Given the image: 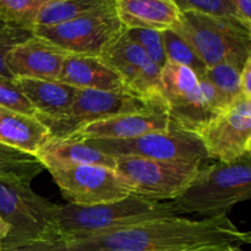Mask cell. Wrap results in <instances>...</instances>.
<instances>
[{
  "label": "cell",
  "instance_id": "obj_1",
  "mask_svg": "<svg viewBox=\"0 0 251 251\" xmlns=\"http://www.w3.org/2000/svg\"><path fill=\"white\" fill-rule=\"evenodd\" d=\"M250 242L228 216H164L68 244L78 251H226Z\"/></svg>",
  "mask_w": 251,
  "mask_h": 251
},
{
  "label": "cell",
  "instance_id": "obj_2",
  "mask_svg": "<svg viewBox=\"0 0 251 251\" xmlns=\"http://www.w3.org/2000/svg\"><path fill=\"white\" fill-rule=\"evenodd\" d=\"M250 194L251 153L201 167L188 188L168 202L176 216L191 213L211 218L227 216L235 205L250 199Z\"/></svg>",
  "mask_w": 251,
  "mask_h": 251
},
{
  "label": "cell",
  "instance_id": "obj_3",
  "mask_svg": "<svg viewBox=\"0 0 251 251\" xmlns=\"http://www.w3.org/2000/svg\"><path fill=\"white\" fill-rule=\"evenodd\" d=\"M164 216H176L168 201L151 200L134 194L122 200L100 205L56 206L59 234L66 243Z\"/></svg>",
  "mask_w": 251,
  "mask_h": 251
},
{
  "label": "cell",
  "instance_id": "obj_4",
  "mask_svg": "<svg viewBox=\"0 0 251 251\" xmlns=\"http://www.w3.org/2000/svg\"><path fill=\"white\" fill-rule=\"evenodd\" d=\"M31 183L16 176H0V217L10 226L1 249L27 243L61 239L56 206L32 190Z\"/></svg>",
  "mask_w": 251,
  "mask_h": 251
},
{
  "label": "cell",
  "instance_id": "obj_5",
  "mask_svg": "<svg viewBox=\"0 0 251 251\" xmlns=\"http://www.w3.org/2000/svg\"><path fill=\"white\" fill-rule=\"evenodd\" d=\"M173 31L188 42L206 68L228 63L243 69L251 56V29L237 20L188 11Z\"/></svg>",
  "mask_w": 251,
  "mask_h": 251
},
{
  "label": "cell",
  "instance_id": "obj_6",
  "mask_svg": "<svg viewBox=\"0 0 251 251\" xmlns=\"http://www.w3.org/2000/svg\"><path fill=\"white\" fill-rule=\"evenodd\" d=\"M201 167L202 164L198 162L114 157V171L132 194L156 201H172L178 198Z\"/></svg>",
  "mask_w": 251,
  "mask_h": 251
},
{
  "label": "cell",
  "instance_id": "obj_7",
  "mask_svg": "<svg viewBox=\"0 0 251 251\" xmlns=\"http://www.w3.org/2000/svg\"><path fill=\"white\" fill-rule=\"evenodd\" d=\"M86 144L109 156H131L159 161L198 162L208 159L202 144L194 132L172 122L166 131H154L126 140L91 139Z\"/></svg>",
  "mask_w": 251,
  "mask_h": 251
},
{
  "label": "cell",
  "instance_id": "obj_8",
  "mask_svg": "<svg viewBox=\"0 0 251 251\" xmlns=\"http://www.w3.org/2000/svg\"><path fill=\"white\" fill-rule=\"evenodd\" d=\"M124 31L112 4L64 24L36 28L33 34L48 39L71 54L100 56Z\"/></svg>",
  "mask_w": 251,
  "mask_h": 251
},
{
  "label": "cell",
  "instance_id": "obj_9",
  "mask_svg": "<svg viewBox=\"0 0 251 251\" xmlns=\"http://www.w3.org/2000/svg\"><path fill=\"white\" fill-rule=\"evenodd\" d=\"M100 58L119 75L129 95L152 107L166 109L161 69L150 60L139 44L129 38L126 29Z\"/></svg>",
  "mask_w": 251,
  "mask_h": 251
},
{
  "label": "cell",
  "instance_id": "obj_10",
  "mask_svg": "<svg viewBox=\"0 0 251 251\" xmlns=\"http://www.w3.org/2000/svg\"><path fill=\"white\" fill-rule=\"evenodd\" d=\"M195 135L208 159L232 162L251 153V100L240 97L216 114Z\"/></svg>",
  "mask_w": 251,
  "mask_h": 251
},
{
  "label": "cell",
  "instance_id": "obj_11",
  "mask_svg": "<svg viewBox=\"0 0 251 251\" xmlns=\"http://www.w3.org/2000/svg\"><path fill=\"white\" fill-rule=\"evenodd\" d=\"M152 107L127 92L77 90L65 114L54 120H42L54 137H69L91 123L126 113L141 112ZM41 122V120H39Z\"/></svg>",
  "mask_w": 251,
  "mask_h": 251
},
{
  "label": "cell",
  "instance_id": "obj_12",
  "mask_svg": "<svg viewBox=\"0 0 251 251\" xmlns=\"http://www.w3.org/2000/svg\"><path fill=\"white\" fill-rule=\"evenodd\" d=\"M48 172L63 198L71 205H100L122 200L132 194L117 172L108 167L85 164Z\"/></svg>",
  "mask_w": 251,
  "mask_h": 251
},
{
  "label": "cell",
  "instance_id": "obj_13",
  "mask_svg": "<svg viewBox=\"0 0 251 251\" xmlns=\"http://www.w3.org/2000/svg\"><path fill=\"white\" fill-rule=\"evenodd\" d=\"M166 109L171 120L195 134L216 115L206 102L199 77L193 70L181 64L167 60L161 70Z\"/></svg>",
  "mask_w": 251,
  "mask_h": 251
},
{
  "label": "cell",
  "instance_id": "obj_14",
  "mask_svg": "<svg viewBox=\"0 0 251 251\" xmlns=\"http://www.w3.org/2000/svg\"><path fill=\"white\" fill-rule=\"evenodd\" d=\"M69 51L42 37L32 34L16 44L6 55V66L14 78L58 81Z\"/></svg>",
  "mask_w": 251,
  "mask_h": 251
},
{
  "label": "cell",
  "instance_id": "obj_15",
  "mask_svg": "<svg viewBox=\"0 0 251 251\" xmlns=\"http://www.w3.org/2000/svg\"><path fill=\"white\" fill-rule=\"evenodd\" d=\"M172 124L164 108H150L141 112L126 113L91 123L74 132L71 139L126 140L154 131H166Z\"/></svg>",
  "mask_w": 251,
  "mask_h": 251
},
{
  "label": "cell",
  "instance_id": "obj_16",
  "mask_svg": "<svg viewBox=\"0 0 251 251\" xmlns=\"http://www.w3.org/2000/svg\"><path fill=\"white\" fill-rule=\"evenodd\" d=\"M58 81L78 90L126 92L122 78L100 56L69 54Z\"/></svg>",
  "mask_w": 251,
  "mask_h": 251
},
{
  "label": "cell",
  "instance_id": "obj_17",
  "mask_svg": "<svg viewBox=\"0 0 251 251\" xmlns=\"http://www.w3.org/2000/svg\"><path fill=\"white\" fill-rule=\"evenodd\" d=\"M114 9L125 29L164 32L180 24V11L172 0H115Z\"/></svg>",
  "mask_w": 251,
  "mask_h": 251
},
{
  "label": "cell",
  "instance_id": "obj_18",
  "mask_svg": "<svg viewBox=\"0 0 251 251\" xmlns=\"http://www.w3.org/2000/svg\"><path fill=\"white\" fill-rule=\"evenodd\" d=\"M34 157L47 171L85 164L114 169V157L90 146L85 141L71 137L51 136L37 151Z\"/></svg>",
  "mask_w": 251,
  "mask_h": 251
},
{
  "label": "cell",
  "instance_id": "obj_19",
  "mask_svg": "<svg viewBox=\"0 0 251 251\" xmlns=\"http://www.w3.org/2000/svg\"><path fill=\"white\" fill-rule=\"evenodd\" d=\"M22 95L27 98L38 120H54L65 114L74 102L78 88L60 81L42 78H14Z\"/></svg>",
  "mask_w": 251,
  "mask_h": 251
},
{
  "label": "cell",
  "instance_id": "obj_20",
  "mask_svg": "<svg viewBox=\"0 0 251 251\" xmlns=\"http://www.w3.org/2000/svg\"><path fill=\"white\" fill-rule=\"evenodd\" d=\"M51 137L48 127L33 115L0 107V142L34 156Z\"/></svg>",
  "mask_w": 251,
  "mask_h": 251
},
{
  "label": "cell",
  "instance_id": "obj_21",
  "mask_svg": "<svg viewBox=\"0 0 251 251\" xmlns=\"http://www.w3.org/2000/svg\"><path fill=\"white\" fill-rule=\"evenodd\" d=\"M114 1L115 0H50L42 9L36 28L64 24L105 5L114 4Z\"/></svg>",
  "mask_w": 251,
  "mask_h": 251
},
{
  "label": "cell",
  "instance_id": "obj_22",
  "mask_svg": "<svg viewBox=\"0 0 251 251\" xmlns=\"http://www.w3.org/2000/svg\"><path fill=\"white\" fill-rule=\"evenodd\" d=\"M50 0H0V21L33 33L44 5Z\"/></svg>",
  "mask_w": 251,
  "mask_h": 251
},
{
  "label": "cell",
  "instance_id": "obj_23",
  "mask_svg": "<svg viewBox=\"0 0 251 251\" xmlns=\"http://www.w3.org/2000/svg\"><path fill=\"white\" fill-rule=\"evenodd\" d=\"M44 167L34 156L15 150L0 142V176H16L31 183Z\"/></svg>",
  "mask_w": 251,
  "mask_h": 251
},
{
  "label": "cell",
  "instance_id": "obj_24",
  "mask_svg": "<svg viewBox=\"0 0 251 251\" xmlns=\"http://www.w3.org/2000/svg\"><path fill=\"white\" fill-rule=\"evenodd\" d=\"M162 39H163L167 60L186 66L193 70L198 75V77L205 75L206 69H207L205 64L200 60L198 54L189 46L188 42L181 38L176 31L168 29V31L162 32Z\"/></svg>",
  "mask_w": 251,
  "mask_h": 251
},
{
  "label": "cell",
  "instance_id": "obj_25",
  "mask_svg": "<svg viewBox=\"0 0 251 251\" xmlns=\"http://www.w3.org/2000/svg\"><path fill=\"white\" fill-rule=\"evenodd\" d=\"M240 71L242 69L228 63L206 69L205 76L215 85L228 105L243 97L239 86Z\"/></svg>",
  "mask_w": 251,
  "mask_h": 251
},
{
  "label": "cell",
  "instance_id": "obj_26",
  "mask_svg": "<svg viewBox=\"0 0 251 251\" xmlns=\"http://www.w3.org/2000/svg\"><path fill=\"white\" fill-rule=\"evenodd\" d=\"M126 34L130 39L141 47L150 60L162 70L167 63L162 32L152 29H126Z\"/></svg>",
  "mask_w": 251,
  "mask_h": 251
},
{
  "label": "cell",
  "instance_id": "obj_27",
  "mask_svg": "<svg viewBox=\"0 0 251 251\" xmlns=\"http://www.w3.org/2000/svg\"><path fill=\"white\" fill-rule=\"evenodd\" d=\"M172 1L178 7L180 14L188 11H196L201 12V14L226 17V19H233L239 21L234 9L228 0H172Z\"/></svg>",
  "mask_w": 251,
  "mask_h": 251
},
{
  "label": "cell",
  "instance_id": "obj_28",
  "mask_svg": "<svg viewBox=\"0 0 251 251\" xmlns=\"http://www.w3.org/2000/svg\"><path fill=\"white\" fill-rule=\"evenodd\" d=\"M0 107L12 112L36 117L33 108L27 98L22 95L14 78L0 76Z\"/></svg>",
  "mask_w": 251,
  "mask_h": 251
},
{
  "label": "cell",
  "instance_id": "obj_29",
  "mask_svg": "<svg viewBox=\"0 0 251 251\" xmlns=\"http://www.w3.org/2000/svg\"><path fill=\"white\" fill-rule=\"evenodd\" d=\"M31 32L22 31V29L14 28L0 21V76L1 77L14 78L11 73L6 66V55L16 44L31 37Z\"/></svg>",
  "mask_w": 251,
  "mask_h": 251
},
{
  "label": "cell",
  "instance_id": "obj_30",
  "mask_svg": "<svg viewBox=\"0 0 251 251\" xmlns=\"http://www.w3.org/2000/svg\"><path fill=\"white\" fill-rule=\"evenodd\" d=\"M0 251H78L74 249L71 245L64 239L55 240H42V242L27 243V244L19 245V247L7 248Z\"/></svg>",
  "mask_w": 251,
  "mask_h": 251
},
{
  "label": "cell",
  "instance_id": "obj_31",
  "mask_svg": "<svg viewBox=\"0 0 251 251\" xmlns=\"http://www.w3.org/2000/svg\"><path fill=\"white\" fill-rule=\"evenodd\" d=\"M234 9L238 20L251 29V0H228Z\"/></svg>",
  "mask_w": 251,
  "mask_h": 251
},
{
  "label": "cell",
  "instance_id": "obj_32",
  "mask_svg": "<svg viewBox=\"0 0 251 251\" xmlns=\"http://www.w3.org/2000/svg\"><path fill=\"white\" fill-rule=\"evenodd\" d=\"M239 86L243 97L251 100V56L245 61L244 66L240 71Z\"/></svg>",
  "mask_w": 251,
  "mask_h": 251
},
{
  "label": "cell",
  "instance_id": "obj_33",
  "mask_svg": "<svg viewBox=\"0 0 251 251\" xmlns=\"http://www.w3.org/2000/svg\"><path fill=\"white\" fill-rule=\"evenodd\" d=\"M9 233H10V226L7 225L1 217H0V243H1L2 240L6 239Z\"/></svg>",
  "mask_w": 251,
  "mask_h": 251
},
{
  "label": "cell",
  "instance_id": "obj_34",
  "mask_svg": "<svg viewBox=\"0 0 251 251\" xmlns=\"http://www.w3.org/2000/svg\"><path fill=\"white\" fill-rule=\"evenodd\" d=\"M226 251H245V250L243 249V247H235V248H230V249H228Z\"/></svg>",
  "mask_w": 251,
  "mask_h": 251
},
{
  "label": "cell",
  "instance_id": "obj_35",
  "mask_svg": "<svg viewBox=\"0 0 251 251\" xmlns=\"http://www.w3.org/2000/svg\"><path fill=\"white\" fill-rule=\"evenodd\" d=\"M0 250H1V247H0Z\"/></svg>",
  "mask_w": 251,
  "mask_h": 251
}]
</instances>
